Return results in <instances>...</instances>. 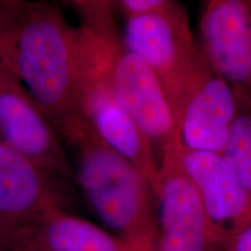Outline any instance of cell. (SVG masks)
I'll list each match as a JSON object with an SVG mask.
<instances>
[{"mask_svg": "<svg viewBox=\"0 0 251 251\" xmlns=\"http://www.w3.org/2000/svg\"><path fill=\"white\" fill-rule=\"evenodd\" d=\"M0 62L67 143L90 126L81 107L80 27L47 0L0 2Z\"/></svg>", "mask_w": 251, "mask_h": 251, "instance_id": "1", "label": "cell"}, {"mask_svg": "<svg viewBox=\"0 0 251 251\" xmlns=\"http://www.w3.org/2000/svg\"><path fill=\"white\" fill-rule=\"evenodd\" d=\"M67 144L76 151L77 179L99 218L135 251H157V200L146 177L91 126Z\"/></svg>", "mask_w": 251, "mask_h": 251, "instance_id": "2", "label": "cell"}, {"mask_svg": "<svg viewBox=\"0 0 251 251\" xmlns=\"http://www.w3.org/2000/svg\"><path fill=\"white\" fill-rule=\"evenodd\" d=\"M121 37L126 48L155 74L177 125L188 93L209 67L194 39L186 12L130 15Z\"/></svg>", "mask_w": 251, "mask_h": 251, "instance_id": "3", "label": "cell"}, {"mask_svg": "<svg viewBox=\"0 0 251 251\" xmlns=\"http://www.w3.org/2000/svg\"><path fill=\"white\" fill-rule=\"evenodd\" d=\"M83 47L81 107L91 128L106 144L128 159L155 190L158 177L156 151L146 134L122 107L106 75L103 35L80 26Z\"/></svg>", "mask_w": 251, "mask_h": 251, "instance_id": "4", "label": "cell"}, {"mask_svg": "<svg viewBox=\"0 0 251 251\" xmlns=\"http://www.w3.org/2000/svg\"><path fill=\"white\" fill-rule=\"evenodd\" d=\"M103 56L113 92L150 140L158 161L181 144L161 83L139 56L126 48L118 31L103 34Z\"/></svg>", "mask_w": 251, "mask_h": 251, "instance_id": "5", "label": "cell"}, {"mask_svg": "<svg viewBox=\"0 0 251 251\" xmlns=\"http://www.w3.org/2000/svg\"><path fill=\"white\" fill-rule=\"evenodd\" d=\"M0 141L47 174L74 179L64 142L30 93L0 62Z\"/></svg>", "mask_w": 251, "mask_h": 251, "instance_id": "6", "label": "cell"}, {"mask_svg": "<svg viewBox=\"0 0 251 251\" xmlns=\"http://www.w3.org/2000/svg\"><path fill=\"white\" fill-rule=\"evenodd\" d=\"M153 193L158 211L157 251H224L213 237L197 188L171 152L159 158Z\"/></svg>", "mask_w": 251, "mask_h": 251, "instance_id": "7", "label": "cell"}, {"mask_svg": "<svg viewBox=\"0 0 251 251\" xmlns=\"http://www.w3.org/2000/svg\"><path fill=\"white\" fill-rule=\"evenodd\" d=\"M169 152L197 188L213 237L224 247L251 224L249 193L222 153L190 150L183 144Z\"/></svg>", "mask_w": 251, "mask_h": 251, "instance_id": "8", "label": "cell"}, {"mask_svg": "<svg viewBox=\"0 0 251 251\" xmlns=\"http://www.w3.org/2000/svg\"><path fill=\"white\" fill-rule=\"evenodd\" d=\"M199 35L213 70L251 101V0H205Z\"/></svg>", "mask_w": 251, "mask_h": 251, "instance_id": "9", "label": "cell"}, {"mask_svg": "<svg viewBox=\"0 0 251 251\" xmlns=\"http://www.w3.org/2000/svg\"><path fill=\"white\" fill-rule=\"evenodd\" d=\"M48 174L0 141V251L47 213L61 208Z\"/></svg>", "mask_w": 251, "mask_h": 251, "instance_id": "10", "label": "cell"}, {"mask_svg": "<svg viewBox=\"0 0 251 251\" xmlns=\"http://www.w3.org/2000/svg\"><path fill=\"white\" fill-rule=\"evenodd\" d=\"M237 112L233 86L209 65L188 93L178 118L181 144L190 150L222 153Z\"/></svg>", "mask_w": 251, "mask_h": 251, "instance_id": "11", "label": "cell"}, {"mask_svg": "<svg viewBox=\"0 0 251 251\" xmlns=\"http://www.w3.org/2000/svg\"><path fill=\"white\" fill-rule=\"evenodd\" d=\"M6 251H135L120 237L63 212L47 213L11 238Z\"/></svg>", "mask_w": 251, "mask_h": 251, "instance_id": "12", "label": "cell"}, {"mask_svg": "<svg viewBox=\"0 0 251 251\" xmlns=\"http://www.w3.org/2000/svg\"><path fill=\"white\" fill-rule=\"evenodd\" d=\"M237 98L238 112L222 156L251 197V101L238 94Z\"/></svg>", "mask_w": 251, "mask_h": 251, "instance_id": "13", "label": "cell"}, {"mask_svg": "<svg viewBox=\"0 0 251 251\" xmlns=\"http://www.w3.org/2000/svg\"><path fill=\"white\" fill-rule=\"evenodd\" d=\"M80 18V26L101 33L117 31L114 9L118 0H64Z\"/></svg>", "mask_w": 251, "mask_h": 251, "instance_id": "14", "label": "cell"}, {"mask_svg": "<svg viewBox=\"0 0 251 251\" xmlns=\"http://www.w3.org/2000/svg\"><path fill=\"white\" fill-rule=\"evenodd\" d=\"M127 17L143 13L178 14L185 12L177 0H118Z\"/></svg>", "mask_w": 251, "mask_h": 251, "instance_id": "15", "label": "cell"}, {"mask_svg": "<svg viewBox=\"0 0 251 251\" xmlns=\"http://www.w3.org/2000/svg\"><path fill=\"white\" fill-rule=\"evenodd\" d=\"M224 251H251V224L222 247Z\"/></svg>", "mask_w": 251, "mask_h": 251, "instance_id": "16", "label": "cell"}, {"mask_svg": "<svg viewBox=\"0 0 251 251\" xmlns=\"http://www.w3.org/2000/svg\"><path fill=\"white\" fill-rule=\"evenodd\" d=\"M1 1H6V0H0V2H1Z\"/></svg>", "mask_w": 251, "mask_h": 251, "instance_id": "17", "label": "cell"}]
</instances>
